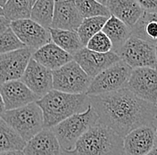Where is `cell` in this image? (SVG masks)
I'll use <instances>...</instances> for the list:
<instances>
[{
  "label": "cell",
  "instance_id": "obj_35",
  "mask_svg": "<svg viewBox=\"0 0 157 155\" xmlns=\"http://www.w3.org/2000/svg\"><path fill=\"white\" fill-rule=\"evenodd\" d=\"M96 1H98V3H100V4L104 5V6H105L106 5V2H107V0H96Z\"/></svg>",
  "mask_w": 157,
  "mask_h": 155
},
{
  "label": "cell",
  "instance_id": "obj_22",
  "mask_svg": "<svg viewBox=\"0 0 157 155\" xmlns=\"http://www.w3.org/2000/svg\"><path fill=\"white\" fill-rule=\"evenodd\" d=\"M51 42L61 49L70 54L71 56L78 51L85 47L76 30H65L49 28Z\"/></svg>",
  "mask_w": 157,
  "mask_h": 155
},
{
  "label": "cell",
  "instance_id": "obj_41",
  "mask_svg": "<svg viewBox=\"0 0 157 155\" xmlns=\"http://www.w3.org/2000/svg\"><path fill=\"white\" fill-rule=\"evenodd\" d=\"M156 107H157V102H156Z\"/></svg>",
  "mask_w": 157,
  "mask_h": 155
},
{
  "label": "cell",
  "instance_id": "obj_37",
  "mask_svg": "<svg viewBox=\"0 0 157 155\" xmlns=\"http://www.w3.org/2000/svg\"><path fill=\"white\" fill-rule=\"evenodd\" d=\"M36 1H37V0H29V2H30V5H31V6H32L34 5V3H35Z\"/></svg>",
  "mask_w": 157,
  "mask_h": 155
},
{
  "label": "cell",
  "instance_id": "obj_12",
  "mask_svg": "<svg viewBox=\"0 0 157 155\" xmlns=\"http://www.w3.org/2000/svg\"><path fill=\"white\" fill-rule=\"evenodd\" d=\"M72 60L75 61L91 78H94L101 71L121 61L117 54L113 51L109 53H98L87 47H83L74 54Z\"/></svg>",
  "mask_w": 157,
  "mask_h": 155
},
{
  "label": "cell",
  "instance_id": "obj_4",
  "mask_svg": "<svg viewBox=\"0 0 157 155\" xmlns=\"http://www.w3.org/2000/svg\"><path fill=\"white\" fill-rule=\"evenodd\" d=\"M98 121L95 110L89 105L83 112L74 114L52 127L62 151H71L78 140Z\"/></svg>",
  "mask_w": 157,
  "mask_h": 155
},
{
  "label": "cell",
  "instance_id": "obj_10",
  "mask_svg": "<svg viewBox=\"0 0 157 155\" xmlns=\"http://www.w3.org/2000/svg\"><path fill=\"white\" fill-rule=\"evenodd\" d=\"M10 28L26 47L34 51L51 42L48 29L31 19L11 21Z\"/></svg>",
  "mask_w": 157,
  "mask_h": 155
},
{
  "label": "cell",
  "instance_id": "obj_13",
  "mask_svg": "<svg viewBox=\"0 0 157 155\" xmlns=\"http://www.w3.org/2000/svg\"><path fill=\"white\" fill-rule=\"evenodd\" d=\"M21 81L39 99L53 90L52 70L42 66L32 58L29 60Z\"/></svg>",
  "mask_w": 157,
  "mask_h": 155
},
{
  "label": "cell",
  "instance_id": "obj_25",
  "mask_svg": "<svg viewBox=\"0 0 157 155\" xmlns=\"http://www.w3.org/2000/svg\"><path fill=\"white\" fill-rule=\"evenodd\" d=\"M31 7L29 0H8L2 7L3 16L10 21L30 19Z\"/></svg>",
  "mask_w": 157,
  "mask_h": 155
},
{
  "label": "cell",
  "instance_id": "obj_26",
  "mask_svg": "<svg viewBox=\"0 0 157 155\" xmlns=\"http://www.w3.org/2000/svg\"><path fill=\"white\" fill-rule=\"evenodd\" d=\"M107 19L108 17H104V16L83 19L82 22L80 23L79 27L76 31L84 47H86L88 40L94 35L102 31Z\"/></svg>",
  "mask_w": 157,
  "mask_h": 155
},
{
  "label": "cell",
  "instance_id": "obj_20",
  "mask_svg": "<svg viewBox=\"0 0 157 155\" xmlns=\"http://www.w3.org/2000/svg\"><path fill=\"white\" fill-rule=\"evenodd\" d=\"M102 31L110 39L113 52L116 53L131 36V29L116 17L111 15L106 21Z\"/></svg>",
  "mask_w": 157,
  "mask_h": 155
},
{
  "label": "cell",
  "instance_id": "obj_16",
  "mask_svg": "<svg viewBox=\"0 0 157 155\" xmlns=\"http://www.w3.org/2000/svg\"><path fill=\"white\" fill-rule=\"evenodd\" d=\"M82 21L74 0H56L50 28L77 30Z\"/></svg>",
  "mask_w": 157,
  "mask_h": 155
},
{
  "label": "cell",
  "instance_id": "obj_33",
  "mask_svg": "<svg viewBox=\"0 0 157 155\" xmlns=\"http://www.w3.org/2000/svg\"><path fill=\"white\" fill-rule=\"evenodd\" d=\"M6 109H5V104H4V102H3V99L1 96V94H0V117L1 115L5 112Z\"/></svg>",
  "mask_w": 157,
  "mask_h": 155
},
{
  "label": "cell",
  "instance_id": "obj_32",
  "mask_svg": "<svg viewBox=\"0 0 157 155\" xmlns=\"http://www.w3.org/2000/svg\"><path fill=\"white\" fill-rule=\"evenodd\" d=\"M0 155H24L22 151H9V152H4L0 153Z\"/></svg>",
  "mask_w": 157,
  "mask_h": 155
},
{
  "label": "cell",
  "instance_id": "obj_24",
  "mask_svg": "<svg viewBox=\"0 0 157 155\" xmlns=\"http://www.w3.org/2000/svg\"><path fill=\"white\" fill-rule=\"evenodd\" d=\"M56 0H37L31 7L30 19L45 29L51 27Z\"/></svg>",
  "mask_w": 157,
  "mask_h": 155
},
{
  "label": "cell",
  "instance_id": "obj_17",
  "mask_svg": "<svg viewBox=\"0 0 157 155\" xmlns=\"http://www.w3.org/2000/svg\"><path fill=\"white\" fill-rule=\"evenodd\" d=\"M24 155H62L58 140L51 128H43L26 143Z\"/></svg>",
  "mask_w": 157,
  "mask_h": 155
},
{
  "label": "cell",
  "instance_id": "obj_14",
  "mask_svg": "<svg viewBox=\"0 0 157 155\" xmlns=\"http://www.w3.org/2000/svg\"><path fill=\"white\" fill-rule=\"evenodd\" d=\"M156 128L142 126L123 137L124 153L127 155H147L157 146Z\"/></svg>",
  "mask_w": 157,
  "mask_h": 155
},
{
  "label": "cell",
  "instance_id": "obj_11",
  "mask_svg": "<svg viewBox=\"0 0 157 155\" xmlns=\"http://www.w3.org/2000/svg\"><path fill=\"white\" fill-rule=\"evenodd\" d=\"M33 52L32 49L24 47L0 55V85L12 80H20Z\"/></svg>",
  "mask_w": 157,
  "mask_h": 155
},
{
  "label": "cell",
  "instance_id": "obj_30",
  "mask_svg": "<svg viewBox=\"0 0 157 155\" xmlns=\"http://www.w3.org/2000/svg\"><path fill=\"white\" fill-rule=\"evenodd\" d=\"M144 12L157 13V0H136Z\"/></svg>",
  "mask_w": 157,
  "mask_h": 155
},
{
  "label": "cell",
  "instance_id": "obj_5",
  "mask_svg": "<svg viewBox=\"0 0 157 155\" xmlns=\"http://www.w3.org/2000/svg\"><path fill=\"white\" fill-rule=\"evenodd\" d=\"M0 118L25 142L29 141L44 128L42 111L36 103L14 110L5 111Z\"/></svg>",
  "mask_w": 157,
  "mask_h": 155
},
{
  "label": "cell",
  "instance_id": "obj_3",
  "mask_svg": "<svg viewBox=\"0 0 157 155\" xmlns=\"http://www.w3.org/2000/svg\"><path fill=\"white\" fill-rule=\"evenodd\" d=\"M62 155H125L123 138L98 121L81 136L71 151Z\"/></svg>",
  "mask_w": 157,
  "mask_h": 155
},
{
  "label": "cell",
  "instance_id": "obj_6",
  "mask_svg": "<svg viewBox=\"0 0 157 155\" xmlns=\"http://www.w3.org/2000/svg\"><path fill=\"white\" fill-rule=\"evenodd\" d=\"M131 71L132 68L121 60L119 61L92 78L86 95L99 96L125 88Z\"/></svg>",
  "mask_w": 157,
  "mask_h": 155
},
{
  "label": "cell",
  "instance_id": "obj_1",
  "mask_svg": "<svg viewBox=\"0 0 157 155\" xmlns=\"http://www.w3.org/2000/svg\"><path fill=\"white\" fill-rule=\"evenodd\" d=\"M88 97L99 122L122 138L139 127L156 128L157 107L137 97L126 87Z\"/></svg>",
  "mask_w": 157,
  "mask_h": 155
},
{
  "label": "cell",
  "instance_id": "obj_40",
  "mask_svg": "<svg viewBox=\"0 0 157 155\" xmlns=\"http://www.w3.org/2000/svg\"><path fill=\"white\" fill-rule=\"evenodd\" d=\"M155 133H156V140H157V126H156V130H155Z\"/></svg>",
  "mask_w": 157,
  "mask_h": 155
},
{
  "label": "cell",
  "instance_id": "obj_27",
  "mask_svg": "<svg viewBox=\"0 0 157 155\" xmlns=\"http://www.w3.org/2000/svg\"><path fill=\"white\" fill-rule=\"evenodd\" d=\"M76 7L83 19L91 17H110L107 7L96 0H74Z\"/></svg>",
  "mask_w": 157,
  "mask_h": 155
},
{
  "label": "cell",
  "instance_id": "obj_38",
  "mask_svg": "<svg viewBox=\"0 0 157 155\" xmlns=\"http://www.w3.org/2000/svg\"><path fill=\"white\" fill-rule=\"evenodd\" d=\"M155 55H156V61H157V43L155 45Z\"/></svg>",
  "mask_w": 157,
  "mask_h": 155
},
{
  "label": "cell",
  "instance_id": "obj_15",
  "mask_svg": "<svg viewBox=\"0 0 157 155\" xmlns=\"http://www.w3.org/2000/svg\"><path fill=\"white\" fill-rule=\"evenodd\" d=\"M0 94L6 111L14 110L36 103L39 98L20 80H12L0 85Z\"/></svg>",
  "mask_w": 157,
  "mask_h": 155
},
{
  "label": "cell",
  "instance_id": "obj_9",
  "mask_svg": "<svg viewBox=\"0 0 157 155\" xmlns=\"http://www.w3.org/2000/svg\"><path fill=\"white\" fill-rule=\"evenodd\" d=\"M126 88L138 98L156 106L157 69H132Z\"/></svg>",
  "mask_w": 157,
  "mask_h": 155
},
{
  "label": "cell",
  "instance_id": "obj_19",
  "mask_svg": "<svg viewBox=\"0 0 157 155\" xmlns=\"http://www.w3.org/2000/svg\"><path fill=\"white\" fill-rule=\"evenodd\" d=\"M105 6L111 15L121 21L130 29L144 13L136 0H107Z\"/></svg>",
  "mask_w": 157,
  "mask_h": 155
},
{
  "label": "cell",
  "instance_id": "obj_34",
  "mask_svg": "<svg viewBox=\"0 0 157 155\" xmlns=\"http://www.w3.org/2000/svg\"><path fill=\"white\" fill-rule=\"evenodd\" d=\"M147 155H157V146L148 153Z\"/></svg>",
  "mask_w": 157,
  "mask_h": 155
},
{
  "label": "cell",
  "instance_id": "obj_36",
  "mask_svg": "<svg viewBox=\"0 0 157 155\" xmlns=\"http://www.w3.org/2000/svg\"><path fill=\"white\" fill-rule=\"evenodd\" d=\"M8 0H0V6L1 7H3L4 6V5L7 2Z\"/></svg>",
  "mask_w": 157,
  "mask_h": 155
},
{
  "label": "cell",
  "instance_id": "obj_39",
  "mask_svg": "<svg viewBox=\"0 0 157 155\" xmlns=\"http://www.w3.org/2000/svg\"><path fill=\"white\" fill-rule=\"evenodd\" d=\"M0 16H3V10H2L1 6H0Z\"/></svg>",
  "mask_w": 157,
  "mask_h": 155
},
{
  "label": "cell",
  "instance_id": "obj_28",
  "mask_svg": "<svg viewBox=\"0 0 157 155\" xmlns=\"http://www.w3.org/2000/svg\"><path fill=\"white\" fill-rule=\"evenodd\" d=\"M24 47H26L20 41L10 27L0 33V55H4Z\"/></svg>",
  "mask_w": 157,
  "mask_h": 155
},
{
  "label": "cell",
  "instance_id": "obj_7",
  "mask_svg": "<svg viewBox=\"0 0 157 155\" xmlns=\"http://www.w3.org/2000/svg\"><path fill=\"white\" fill-rule=\"evenodd\" d=\"M53 89L66 94H86L92 78L80 68L75 61L52 71Z\"/></svg>",
  "mask_w": 157,
  "mask_h": 155
},
{
  "label": "cell",
  "instance_id": "obj_2",
  "mask_svg": "<svg viewBox=\"0 0 157 155\" xmlns=\"http://www.w3.org/2000/svg\"><path fill=\"white\" fill-rule=\"evenodd\" d=\"M42 111L44 128H52L74 114L85 112L90 105L86 94H66L51 90L36 102Z\"/></svg>",
  "mask_w": 157,
  "mask_h": 155
},
{
  "label": "cell",
  "instance_id": "obj_8",
  "mask_svg": "<svg viewBox=\"0 0 157 155\" xmlns=\"http://www.w3.org/2000/svg\"><path fill=\"white\" fill-rule=\"evenodd\" d=\"M115 54L130 68L157 69L155 45L137 37L130 36Z\"/></svg>",
  "mask_w": 157,
  "mask_h": 155
},
{
  "label": "cell",
  "instance_id": "obj_31",
  "mask_svg": "<svg viewBox=\"0 0 157 155\" xmlns=\"http://www.w3.org/2000/svg\"><path fill=\"white\" fill-rule=\"evenodd\" d=\"M10 23H11L10 21L6 19L4 16H0V33H2L7 28H9Z\"/></svg>",
  "mask_w": 157,
  "mask_h": 155
},
{
  "label": "cell",
  "instance_id": "obj_29",
  "mask_svg": "<svg viewBox=\"0 0 157 155\" xmlns=\"http://www.w3.org/2000/svg\"><path fill=\"white\" fill-rule=\"evenodd\" d=\"M85 47L98 53H109L113 50V46L110 39L103 31H100L94 35L88 40Z\"/></svg>",
  "mask_w": 157,
  "mask_h": 155
},
{
  "label": "cell",
  "instance_id": "obj_23",
  "mask_svg": "<svg viewBox=\"0 0 157 155\" xmlns=\"http://www.w3.org/2000/svg\"><path fill=\"white\" fill-rule=\"evenodd\" d=\"M26 143L11 127L0 118V153L22 151Z\"/></svg>",
  "mask_w": 157,
  "mask_h": 155
},
{
  "label": "cell",
  "instance_id": "obj_21",
  "mask_svg": "<svg viewBox=\"0 0 157 155\" xmlns=\"http://www.w3.org/2000/svg\"><path fill=\"white\" fill-rule=\"evenodd\" d=\"M131 36L155 45L157 43V13L144 12L131 28Z\"/></svg>",
  "mask_w": 157,
  "mask_h": 155
},
{
  "label": "cell",
  "instance_id": "obj_18",
  "mask_svg": "<svg viewBox=\"0 0 157 155\" xmlns=\"http://www.w3.org/2000/svg\"><path fill=\"white\" fill-rule=\"evenodd\" d=\"M31 58L52 71L72 61V56L70 54L60 48L53 42L48 43L38 50H35Z\"/></svg>",
  "mask_w": 157,
  "mask_h": 155
}]
</instances>
